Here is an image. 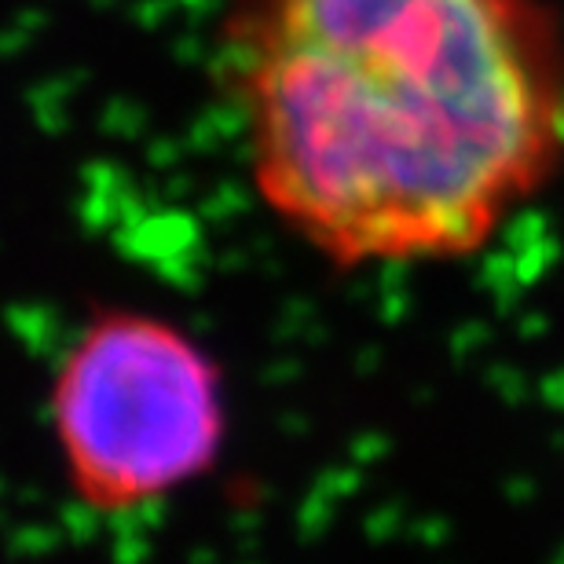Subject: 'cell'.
<instances>
[{"instance_id": "2", "label": "cell", "mask_w": 564, "mask_h": 564, "mask_svg": "<svg viewBox=\"0 0 564 564\" xmlns=\"http://www.w3.org/2000/svg\"><path fill=\"white\" fill-rule=\"evenodd\" d=\"M44 422L66 495L85 513L132 517L220 466L228 378L173 315L99 304L55 359Z\"/></svg>"}, {"instance_id": "1", "label": "cell", "mask_w": 564, "mask_h": 564, "mask_svg": "<svg viewBox=\"0 0 564 564\" xmlns=\"http://www.w3.org/2000/svg\"><path fill=\"white\" fill-rule=\"evenodd\" d=\"M217 63L257 202L337 272L466 261L564 165L550 0H228Z\"/></svg>"}]
</instances>
